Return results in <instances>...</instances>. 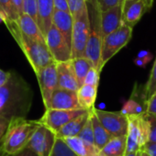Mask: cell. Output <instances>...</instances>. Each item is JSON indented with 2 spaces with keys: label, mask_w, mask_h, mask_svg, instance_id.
<instances>
[{
  "label": "cell",
  "mask_w": 156,
  "mask_h": 156,
  "mask_svg": "<svg viewBox=\"0 0 156 156\" xmlns=\"http://www.w3.org/2000/svg\"><path fill=\"white\" fill-rule=\"evenodd\" d=\"M7 27L22 51L24 52L35 74L46 66L54 62V60L46 43L37 41L22 34L19 29L17 21L9 23V25H7Z\"/></svg>",
  "instance_id": "obj_2"
},
{
  "label": "cell",
  "mask_w": 156,
  "mask_h": 156,
  "mask_svg": "<svg viewBox=\"0 0 156 156\" xmlns=\"http://www.w3.org/2000/svg\"><path fill=\"white\" fill-rule=\"evenodd\" d=\"M90 34V20L87 8L73 17L72 33V59L85 57L86 47Z\"/></svg>",
  "instance_id": "obj_6"
},
{
  "label": "cell",
  "mask_w": 156,
  "mask_h": 156,
  "mask_svg": "<svg viewBox=\"0 0 156 156\" xmlns=\"http://www.w3.org/2000/svg\"><path fill=\"white\" fill-rule=\"evenodd\" d=\"M58 75V88L77 92L80 88L75 76L71 60L64 62H56Z\"/></svg>",
  "instance_id": "obj_16"
},
{
  "label": "cell",
  "mask_w": 156,
  "mask_h": 156,
  "mask_svg": "<svg viewBox=\"0 0 156 156\" xmlns=\"http://www.w3.org/2000/svg\"><path fill=\"white\" fill-rule=\"evenodd\" d=\"M123 1H124V2H125V0H123Z\"/></svg>",
  "instance_id": "obj_48"
},
{
  "label": "cell",
  "mask_w": 156,
  "mask_h": 156,
  "mask_svg": "<svg viewBox=\"0 0 156 156\" xmlns=\"http://www.w3.org/2000/svg\"><path fill=\"white\" fill-rule=\"evenodd\" d=\"M88 118H89V111L80 117L71 120L56 133V137L60 139L78 137L82 129L84 128L85 124L87 123Z\"/></svg>",
  "instance_id": "obj_22"
},
{
  "label": "cell",
  "mask_w": 156,
  "mask_h": 156,
  "mask_svg": "<svg viewBox=\"0 0 156 156\" xmlns=\"http://www.w3.org/2000/svg\"><path fill=\"white\" fill-rule=\"evenodd\" d=\"M65 143L77 156H99L100 151L96 145L90 144L79 137H72L62 139Z\"/></svg>",
  "instance_id": "obj_21"
},
{
  "label": "cell",
  "mask_w": 156,
  "mask_h": 156,
  "mask_svg": "<svg viewBox=\"0 0 156 156\" xmlns=\"http://www.w3.org/2000/svg\"><path fill=\"white\" fill-rule=\"evenodd\" d=\"M123 6L119 5L106 12L100 14L102 37L114 32L123 25Z\"/></svg>",
  "instance_id": "obj_15"
},
{
  "label": "cell",
  "mask_w": 156,
  "mask_h": 156,
  "mask_svg": "<svg viewBox=\"0 0 156 156\" xmlns=\"http://www.w3.org/2000/svg\"><path fill=\"white\" fill-rule=\"evenodd\" d=\"M97 95H98L97 87L88 85H83L79 88V90L77 91L78 101H79V105L81 108L87 111H90L93 108H95Z\"/></svg>",
  "instance_id": "obj_25"
},
{
  "label": "cell",
  "mask_w": 156,
  "mask_h": 156,
  "mask_svg": "<svg viewBox=\"0 0 156 156\" xmlns=\"http://www.w3.org/2000/svg\"><path fill=\"white\" fill-rule=\"evenodd\" d=\"M125 156H137V152H132V153H129V154H126Z\"/></svg>",
  "instance_id": "obj_46"
},
{
  "label": "cell",
  "mask_w": 156,
  "mask_h": 156,
  "mask_svg": "<svg viewBox=\"0 0 156 156\" xmlns=\"http://www.w3.org/2000/svg\"><path fill=\"white\" fill-rule=\"evenodd\" d=\"M50 156H77L62 139L57 138Z\"/></svg>",
  "instance_id": "obj_28"
},
{
  "label": "cell",
  "mask_w": 156,
  "mask_h": 156,
  "mask_svg": "<svg viewBox=\"0 0 156 156\" xmlns=\"http://www.w3.org/2000/svg\"><path fill=\"white\" fill-rule=\"evenodd\" d=\"M146 113L156 116V93L153 94L146 103Z\"/></svg>",
  "instance_id": "obj_37"
},
{
  "label": "cell",
  "mask_w": 156,
  "mask_h": 156,
  "mask_svg": "<svg viewBox=\"0 0 156 156\" xmlns=\"http://www.w3.org/2000/svg\"><path fill=\"white\" fill-rule=\"evenodd\" d=\"M146 103L147 98L144 95H139L136 88L132 92L131 97L124 103L120 113L129 117V116H139L146 113Z\"/></svg>",
  "instance_id": "obj_20"
},
{
  "label": "cell",
  "mask_w": 156,
  "mask_h": 156,
  "mask_svg": "<svg viewBox=\"0 0 156 156\" xmlns=\"http://www.w3.org/2000/svg\"><path fill=\"white\" fill-rule=\"evenodd\" d=\"M7 156H39V155L37 153H35L33 151H31L30 149L26 148V149L22 150L21 151H20L18 153L12 154V155H7Z\"/></svg>",
  "instance_id": "obj_43"
},
{
  "label": "cell",
  "mask_w": 156,
  "mask_h": 156,
  "mask_svg": "<svg viewBox=\"0 0 156 156\" xmlns=\"http://www.w3.org/2000/svg\"><path fill=\"white\" fill-rule=\"evenodd\" d=\"M67 1L69 5V10L73 18L80 14L87 8V0H67Z\"/></svg>",
  "instance_id": "obj_31"
},
{
  "label": "cell",
  "mask_w": 156,
  "mask_h": 156,
  "mask_svg": "<svg viewBox=\"0 0 156 156\" xmlns=\"http://www.w3.org/2000/svg\"><path fill=\"white\" fill-rule=\"evenodd\" d=\"M131 36L132 28L123 24L119 29L103 38L101 56L102 68L111 58H113L123 47L129 42Z\"/></svg>",
  "instance_id": "obj_7"
},
{
  "label": "cell",
  "mask_w": 156,
  "mask_h": 156,
  "mask_svg": "<svg viewBox=\"0 0 156 156\" xmlns=\"http://www.w3.org/2000/svg\"><path fill=\"white\" fill-rule=\"evenodd\" d=\"M37 23L45 37L52 26V15L54 11L53 0H37Z\"/></svg>",
  "instance_id": "obj_17"
},
{
  "label": "cell",
  "mask_w": 156,
  "mask_h": 156,
  "mask_svg": "<svg viewBox=\"0 0 156 156\" xmlns=\"http://www.w3.org/2000/svg\"><path fill=\"white\" fill-rule=\"evenodd\" d=\"M126 154L138 152L149 142L150 122L145 113L139 116H129Z\"/></svg>",
  "instance_id": "obj_5"
},
{
  "label": "cell",
  "mask_w": 156,
  "mask_h": 156,
  "mask_svg": "<svg viewBox=\"0 0 156 156\" xmlns=\"http://www.w3.org/2000/svg\"><path fill=\"white\" fill-rule=\"evenodd\" d=\"M53 6H54L55 10L70 12L67 0H53Z\"/></svg>",
  "instance_id": "obj_38"
},
{
  "label": "cell",
  "mask_w": 156,
  "mask_h": 156,
  "mask_svg": "<svg viewBox=\"0 0 156 156\" xmlns=\"http://www.w3.org/2000/svg\"><path fill=\"white\" fill-rule=\"evenodd\" d=\"M56 140V134L46 127L40 125L32 135L27 148L39 156H50Z\"/></svg>",
  "instance_id": "obj_12"
},
{
  "label": "cell",
  "mask_w": 156,
  "mask_h": 156,
  "mask_svg": "<svg viewBox=\"0 0 156 156\" xmlns=\"http://www.w3.org/2000/svg\"><path fill=\"white\" fill-rule=\"evenodd\" d=\"M87 9L90 20V34L86 47L85 57L87 58L99 72L102 70V33L100 23V10L96 0H87Z\"/></svg>",
  "instance_id": "obj_4"
},
{
  "label": "cell",
  "mask_w": 156,
  "mask_h": 156,
  "mask_svg": "<svg viewBox=\"0 0 156 156\" xmlns=\"http://www.w3.org/2000/svg\"><path fill=\"white\" fill-rule=\"evenodd\" d=\"M100 12H106L119 5L124 4L123 0H96Z\"/></svg>",
  "instance_id": "obj_34"
},
{
  "label": "cell",
  "mask_w": 156,
  "mask_h": 156,
  "mask_svg": "<svg viewBox=\"0 0 156 156\" xmlns=\"http://www.w3.org/2000/svg\"><path fill=\"white\" fill-rule=\"evenodd\" d=\"M94 111L104 128L113 137L127 136L129 119L120 112H110L94 108Z\"/></svg>",
  "instance_id": "obj_11"
},
{
  "label": "cell",
  "mask_w": 156,
  "mask_h": 156,
  "mask_svg": "<svg viewBox=\"0 0 156 156\" xmlns=\"http://www.w3.org/2000/svg\"><path fill=\"white\" fill-rule=\"evenodd\" d=\"M12 3L14 6V9L18 14L19 17H20L22 14H24L23 10V0H12Z\"/></svg>",
  "instance_id": "obj_41"
},
{
  "label": "cell",
  "mask_w": 156,
  "mask_h": 156,
  "mask_svg": "<svg viewBox=\"0 0 156 156\" xmlns=\"http://www.w3.org/2000/svg\"><path fill=\"white\" fill-rule=\"evenodd\" d=\"M45 41L55 62H64L72 60L71 45L53 25L45 35Z\"/></svg>",
  "instance_id": "obj_9"
},
{
  "label": "cell",
  "mask_w": 156,
  "mask_h": 156,
  "mask_svg": "<svg viewBox=\"0 0 156 156\" xmlns=\"http://www.w3.org/2000/svg\"><path fill=\"white\" fill-rule=\"evenodd\" d=\"M50 108L60 110H74L81 108L78 101L77 92L57 88L51 97Z\"/></svg>",
  "instance_id": "obj_14"
},
{
  "label": "cell",
  "mask_w": 156,
  "mask_h": 156,
  "mask_svg": "<svg viewBox=\"0 0 156 156\" xmlns=\"http://www.w3.org/2000/svg\"><path fill=\"white\" fill-rule=\"evenodd\" d=\"M125 1H135V0H125Z\"/></svg>",
  "instance_id": "obj_47"
},
{
  "label": "cell",
  "mask_w": 156,
  "mask_h": 156,
  "mask_svg": "<svg viewBox=\"0 0 156 156\" xmlns=\"http://www.w3.org/2000/svg\"><path fill=\"white\" fill-rule=\"evenodd\" d=\"M139 152H140V156H150V155L148 154V152H146L144 150H140Z\"/></svg>",
  "instance_id": "obj_45"
},
{
  "label": "cell",
  "mask_w": 156,
  "mask_h": 156,
  "mask_svg": "<svg viewBox=\"0 0 156 156\" xmlns=\"http://www.w3.org/2000/svg\"><path fill=\"white\" fill-rule=\"evenodd\" d=\"M152 59V54L149 51H140L138 55L137 58L134 60V62L136 65L144 68L146 66V64Z\"/></svg>",
  "instance_id": "obj_35"
},
{
  "label": "cell",
  "mask_w": 156,
  "mask_h": 156,
  "mask_svg": "<svg viewBox=\"0 0 156 156\" xmlns=\"http://www.w3.org/2000/svg\"><path fill=\"white\" fill-rule=\"evenodd\" d=\"M11 75V71L6 72L2 69H0V88L3 87L9 80Z\"/></svg>",
  "instance_id": "obj_39"
},
{
  "label": "cell",
  "mask_w": 156,
  "mask_h": 156,
  "mask_svg": "<svg viewBox=\"0 0 156 156\" xmlns=\"http://www.w3.org/2000/svg\"><path fill=\"white\" fill-rule=\"evenodd\" d=\"M52 25L64 36L67 42L72 47V33L73 25V18L72 14L70 12L54 9L52 15Z\"/></svg>",
  "instance_id": "obj_19"
},
{
  "label": "cell",
  "mask_w": 156,
  "mask_h": 156,
  "mask_svg": "<svg viewBox=\"0 0 156 156\" xmlns=\"http://www.w3.org/2000/svg\"><path fill=\"white\" fill-rule=\"evenodd\" d=\"M99 77H100V72L97 68L92 67L86 76L84 85H88L98 88L99 84Z\"/></svg>",
  "instance_id": "obj_32"
},
{
  "label": "cell",
  "mask_w": 156,
  "mask_h": 156,
  "mask_svg": "<svg viewBox=\"0 0 156 156\" xmlns=\"http://www.w3.org/2000/svg\"></svg>",
  "instance_id": "obj_49"
},
{
  "label": "cell",
  "mask_w": 156,
  "mask_h": 156,
  "mask_svg": "<svg viewBox=\"0 0 156 156\" xmlns=\"http://www.w3.org/2000/svg\"><path fill=\"white\" fill-rule=\"evenodd\" d=\"M19 16L14 9L12 0H0V20L6 25L18 21Z\"/></svg>",
  "instance_id": "obj_27"
},
{
  "label": "cell",
  "mask_w": 156,
  "mask_h": 156,
  "mask_svg": "<svg viewBox=\"0 0 156 156\" xmlns=\"http://www.w3.org/2000/svg\"><path fill=\"white\" fill-rule=\"evenodd\" d=\"M72 66L73 68L75 76L77 78L78 84H79L80 87L84 85L86 76L89 70L94 67L93 63L86 57H80V58H74L71 60Z\"/></svg>",
  "instance_id": "obj_26"
},
{
  "label": "cell",
  "mask_w": 156,
  "mask_h": 156,
  "mask_svg": "<svg viewBox=\"0 0 156 156\" xmlns=\"http://www.w3.org/2000/svg\"><path fill=\"white\" fill-rule=\"evenodd\" d=\"M154 0H135L125 1L123 4V24L133 27L149 12L153 5Z\"/></svg>",
  "instance_id": "obj_13"
},
{
  "label": "cell",
  "mask_w": 156,
  "mask_h": 156,
  "mask_svg": "<svg viewBox=\"0 0 156 156\" xmlns=\"http://www.w3.org/2000/svg\"><path fill=\"white\" fill-rule=\"evenodd\" d=\"M147 119L150 122V137L149 142L156 143V116L145 113Z\"/></svg>",
  "instance_id": "obj_36"
},
{
  "label": "cell",
  "mask_w": 156,
  "mask_h": 156,
  "mask_svg": "<svg viewBox=\"0 0 156 156\" xmlns=\"http://www.w3.org/2000/svg\"><path fill=\"white\" fill-rule=\"evenodd\" d=\"M127 136L113 137L100 151L99 156H125Z\"/></svg>",
  "instance_id": "obj_24"
},
{
  "label": "cell",
  "mask_w": 156,
  "mask_h": 156,
  "mask_svg": "<svg viewBox=\"0 0 156 156\" xmlns=\"http://www.w3.org/2000/svg\"><path fill=\"white\" fill-rule=\"evenodd\" d=\"M17 23H18L20 30L22 34H24L25 36H27L32 40H35L37 41L46 43L45 37L42 34L37 21L34 19H32L30 16H29L28 14H25V13L22 14L19 18Z\"/></svg>",
  "instance_id": "obj_18"
},
{
  "label": "cell",
  "mask_w": 156,
  "mask_h": 156,
  "mask_svg": "<svg viewBox=\"0 0 156 156\" xmlns=\"http://www.w3.org/2000/svg\"><path fill=\"white\" fill-rule=\"evenodd\" d=\"M33 101L29 83L16 71H11L9 82L0 88V119H27Z\"/></svg>",
  "instance_id": "obj_1"
},
{
  "label": "cell",
  "mask_w": 156,
  "mask_h": 156,
  "mask_svg": "<svg viewBox=\"0 0 156 156\" xmlns=\"http://www.w3.org/2000/svg\"><path fill=\"white\" fill-rule=\"evenodd\" d=\"M80 139L83 140L95 145V139H94V131H93V127H92V122L90 119V117L88 118L87 123L85 124L84 128L82 129L81 132L78 135Z\"/></svg>",
  "instance_id": "obj_30"
},
{
  "label": "cell",
  "mask_w": 156,
  "mask_h": 156,
  "mask_svg": "<svg viewBox=\"0 0 156 156\" xmlns=\"http://www.w3.org/2000/svg\"><path fill=\"white\" fill-rule=\"evenodd\" d=\"M144 95L147 98V100L153 95L156 93V58H155V62L153 63L152 69L151 71V74L148 79V82L143 89Z\"/></svg>",
  "instance_id": "obj_29"
},
{
  "label": "cell",
  "mask_w": 156,
  "mask_h": 156,
  "mask_svg": "<svg viewBox=\"0 0 156 156\" xmlns=\"http://www.w3.org/2000/svg\"><path fill=\"white\" fill-rule=\"evenodd\" d=\"M142 150H144L146 152H148V154L150 156H156V143L148 142L142 148Z\"/></svg>",
  "instance_id": "obj_42"
},
{
  "label": "cell",
  "mask_w": 156,
  "mask_h": 156,
  "mask_svg": "<svg viewBox=\"0 0 156 156\" xmlns=\"http://www.w3.org/2000/svg\"><path fill=\"white\" fill-rule=\"evenodd\" d=\"M88 112L83 108L74 110H60V109H45L42 117L38 119L40 124L51 129L55 134L68 122Z\"/></svg>",
  "instance_id": "obj_8"
},
{
  "label": "cell",
  "mask_w": 156,
  "mask_h": 156,
  "mask_svg": "<svg viewBox=\"0 0 156 156\" xmlns=\"http://www.w3.org/2000/svg\"><path fill=\"white\" fill-rule=\"evenodd\" d=\"M39 82L41 98L45 109H49L51 106V97L58 88V75L56 62H52L36 73Z\"/></svg>",
  "instance_id": "obj_10"
},
{
  "label": "cell",
  "mask_w": 156,
  "mask_h": 156,
  "mask_svg": "<svg viewBox=\"0 0 156 156\" xmlns=\"http://www.w3.org/2000/svg\"><path fill=\"white\" fill-rule=\"evenodd\" d=\"M3 140V139H2ZM8 154L4 151V150H3V142H2V140L0 141V156H7Z\"/></svg>",
  "instance_id": "obj_44"
},
{
  "label": "cell",
  "mask_w": 156,
  "mask_h": 156,
  "mask_svg": "<svg viewBox=\"0 0 156 156\" xmlns=\"http://www.w3.org/2000/svg\"><path fill=\"white\" fill-rule=\"evenodd\" d=\"M89 117L92 122V127L94 131L95 145L99 151H101L104 148V146L113 138V136L110 135L108 131L101 124L100 120L98 119V118L97 117L94 111V108L89 111Z\"/></svg>",
  "instance_id": "obj_23"
},
{
  "label": "cell",
  "mask_w": 156,
  "mask_h": 156,
  "mask_svg": "<svg viewBox=\"0 0 156 156\" xmlns=\"http://www.w3.org/2000/svg\"><path fill=\"white\" fill-rule=\"evenodd\" d=\"M9 120L8 119H0V141L2 140V139L4 138L6 132H7V129L9 128Z\"/></svg>",
  "instance_id": "obj_40"
},
{
  "label": "cell",
  "mask_w": 156,
  "mask_h": 156,
  "mask_svg": "<svg viewBox=\"0 0 156 156\" xmlns=\"http://www.w3.org/2000/svg\"><path fill=\"white\" fill-rule=\"evenodd\" d=\"M23 10L25 14H28L37 21L38 20L37 0H23Z\"/></svg>",
  "instance_id": "obj_33"
},
{
  "label": "cell",
  "mask_w": 156,
  "mask_h": 156,
  "mask_svg": "<svg viewBox=\"0 0 156 156\" xmlns=\"http://www.w3.org/2000/svg\"><path fill=\"white\" fill-rule=\"evenodd\" d=\"M40 125L39 120L21 118L12 119L2 140L4 151L8 155H12L26 149Z\"/></svg>",
  "instance_id": "obj_3"
}]
</instances>
